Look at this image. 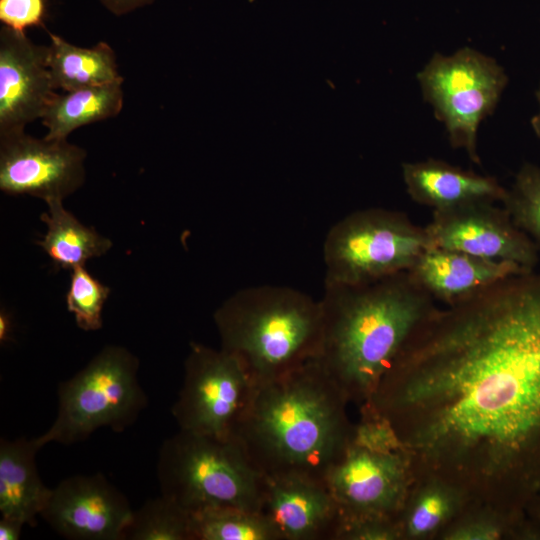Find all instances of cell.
<instances>
[{
    "label": "cell",
    "mask_w": 540,
    "mask_h": 540,
    "mask_svg": "<svg viewBox=\"0 0 540 540\" xmlns=\"http://www.w3.org/2000/svg\"><path fill=\"white\" fill-rule=\"evenodd\" d=\"M364 404L411 458L435 472L496 480L526 504L540 479V272L436 308Z\"/></svg>",
    "instance_id": "1"
},
{
    "label": "cell",
    "mask_w": 540,
    "mask_h": 540,
    "mask_svg": "<svg viewBox=\"0 0 540 540\" xmlns=\"http://www.w3.org/2000/svg\"><path fill=\"white\" fill-rule=\"evenodd\" d=\"M347 398L316 359L252 388L232 435L263 476L325 481L349 443Z\"/></svg>",
    "instance_id": "2"
},
{
    "label": "cell",
    "mask_w": 540,
    "mask_h": 540,
    "mask_svg": "<svg viewBox=\"0 0 540 540\" xmlns=\"http://www.w3.org/2000/svg\"><path fill=\"white\" fill-rule=\"evenodd\" d=\"M434 301L408 271L362 284L324 281L316 360L348 401L364 404Z\"/></svg>",
    "instance_id": "3"
},
{
    "label": "cell",
    "mask_w": 540,
    "mask_h": 540,
    "mask_svg": "<svg viewBox=\"0 0 540 540\" xmlns=\"http://www.w3.org/2000/svg\"><path fill=\"white\" fill-rule=\"evenodd\" d=\"M220 348L234 356L252 386L277 379L317 358L319 300L288 286L238 290L215 311Z\"/></svg>",
    "instance_id": "4"
},
{
    "label": "cell",
    "mask_w": 540,
    "mask_h": 540,
    "mask_svg": "<svg viewBox=\"0 0 540 540\" xmlns=\"http://www.w3.org/2000/svg\"><path fill=\"white\" fill-rule=\"evenodd\" d=\"M156 470L161 495L190 514L222 507L260 511L264 476L233 435L179 429L163 441Z\"/></svg>",
    "instance_id": "5"
},
{
    "label": "cell",
    "mask_w": 540,
    "mask_h": 540,
    "mask_svg": "<svg viewBox=\"0 0 540 540\" xmlns=\"http://www.w3.org/2000/svg\"><path fill=\"white\" fill-rule=\"evenodd\" d=\"M139 359L118 345L105 346L81 370L58 386L57 413L37 437L71 445L85 441L100 428L123 432L148 405L138 379Z\"/></svg>",
    "instance_id": "6"
},
{
    "label": "cell",
    "mask_w": 540,
    "mask_h": 540,
    "mask_svg": "<svg viewBox=\"0 0 540 540\" xmlns=\"http://www.w3.org/2000/svg\"><path fill=\"white\" fill-rule=\"evenodd\" d=\"M429 247L424 227L399 211L367 208L336 222L323 243L324 281L362 284L408 271Z\"/></svg>",
    "instance_id": "7"
},
{
    "label": "cell",
    "mask_w": 540,
    "mask_h": 540,
    "mask_svg": "<svg viewBox=\"0 0 540 540\" xmlns=\"http://www.w3.org/2000/svg\"><path fill=\"white\" fill-rule=\"evenodd\" d=\"M423 98L446 128L455 149H464L480 164L477 133L491 115L508 77L495 59L469 47L445 56L435 53L417 74Z\"/></svg>",
    "instance_id": "8"
},
{
    "label": "cell",
    "mask_w": 540,
    "mask_h": 540,
    "mask_svg": "<svg viewBox=\"0 0 540 540\" xmlns=\"http://www.w3.org/2000/svg\"><path fill=\"white\" fill-rule=\"evenodd\" d=\"M252 388L234 356L221 348L193 342L184 363L183 384L171 412L180 430L228 437Z\"/></svg>",
    "instance_id": "9"
},
{
    "label": "cell",
    "mask_w": 540,
    "mask_h": 540,
    "mask_svg": "<svg viewBox=\"0 0 540 540\" xmlns=\"http://www.w3.org/2000/svg\"><path fill=\"white\" fill-rule=\"evenodd\" d=\"M411 461L404 448L381 450L350 439L325 477L339 516L394 519L405 505Z\"/></svg>",
    "instance_id": "10"
},
{
    "label": "cell",
    "mask_w": 540,
    "mask_h": 540,
    "mask_svg": "<svg viewBox=\"0 0 540 540\" xmlns=\"http://www.w3.org/2000/svg\"><path fill=\"white\" fill-rule=\"evenodd\" d=\"M86 151L67 139L25 131L0 136V189L9 195L62 200L85 181Z\"/></svg>",
    "instance_id": "11"
},
{
    "label": "cell",
    "mask_w": 540,
    "mask_h": 540,
    "mask_svg": "<svg viewBox=\"0 0 540 540\" xmlns=\"http://www.w3.org/2000/svg\"><path fill=\"white\" fill-rule=\"evenodd\" d=\"M429 247L509 261L534 270L540 254L530 237L495 202H475L433 211L424 227ZM428 247V248H429Z\"/></svg>",
    "instance_id": "12"
},
{
    "label": "cell",
    "mask_w": 540,
    "mask_h": 540,
    "mask_svg": "<svg viewBox=\"0 0 540 540\" xmlns=\"http://www.w3.org/2000/svg\"><path fill=\"white\" fill-rule=\"evenodd\" d=\"M133 510L102 473L74 475L51 490L40 517L69 540H123Z\"/></svg>",
    "instance_id": "13"
},
{
    "label": "cell",
    "mask_w": 540,
    "mask_h": 540,
    "mask_svg": "<svg viewBox=\"0 0 540 540\" xmlns=\"http://www.w3.org/2000/svg\"><path fill=\"white\" fill-rule=\"evenodd\" d=\"M47 53L25 33L0 29V136L25 131L56 95Z\"/></svg>",
    "instance_id": "14"
},
{
    "label": "cell",
    "mask_w": 540,
    "mask_h": 540,
    "mask_svg": "<svg viewBox=\"0 0 540 540\" xmlns=\"http://www.w3.org/2000/svg\"><path fill=\"white\" fill-rule=\"evenodd\" d=\"M260 511L277 540H334L339 521L326 482L301 475L264 476Z\"/></svg>",
    "instance_id": "15"
},
{
    "label": "cell",
    "mask_w": 540,
    "mask_h": 540,
    "mask_svg": "<svg viewBox=\"0 0 540 540\" xmlns=\"http://www.w3.org/2000/svg\"><path fill=\"white\" fill-rule=\"evenodd\" d=\"M529 270L509 261L429 247L420 254L408 273L434 300L451 306L511 275Z\"/></svg>",
    "instance_id": "16"
},
{
    "label": "cell",
    "mask_w": 540,
    "mask_h": 540,
    "mask_svg": "<svg viewBox=\"0 0 540 540\" xmlns=\"http://www.w3.org/2000/svg\"><path fill=\"white\" fill-rule=\"evenodd\" d=\"M402 177L411 199L433 211L475 202H500L506 188L496 178L429 158L402 164Z\"/></svg>",
    "instance_id": "17"
},
{
    "label": "cell",
    "mask_w": 540,
    "mask_h": 540,
    "mask_svg": "<svg viewBox=\"0 0 540 540\" xmlns=\"http://www.w3.org/2000/svg\"><path fill=\"white\" fill-rule=\"evenodd\" d=\"M43 446L37 437L0 440V513L35 526L52 488L42 481L36 455Z\"/></svg>",
    "instance_id": "18"
},
{
    "label": "cell",
    "mask_w": 540,
    "mask_h": 540,
    "mask_svg": "<svg viewBox=\"0 0 540 540\" xmlns=\"http://www.w3.org/2000/svg\"><path fill=\"white\" fill-rule=\"evenodd\" d=\"M123 81L56 93L41 117L45 137L67 139L79 127L116 117L124 102Z\"/></svg>",
    "instance_id": "19"
},
{
    "label": "cell",
    "mask_w": 540,
    "mask_h": 540,
    "mask_svg": "<svg viewBox=\"0 0 540 540\" xmlns=\"http://www.w3.org/2000/svg\"><path fill=\"white\" fill-rule=\"evenodd\" d=\"M47 64L54 88L71 91L107 84L123 78L116 54L106 42L83 48L48 32Z\"/></svg>",
    "instance_id": "20"
},
{
    "label": "cell",
    "mask_w": 540,
    "mask_h": 540,
    "mask_svg": "<svg viewBox=\"0 0 540 540\" xmlns=\"http://www.w3.org/2000/svg\"><path fill=\"white\" fill-rule=\"evenodd\" d=\"M48 211L41 214L47 232L38 244L57 268L73 270L94 257L106 254L112 247L109 238L83 225L67 211L62 200L46 202Z\"/></svg>",
    "instance_id": "21"
},
{
    "label": "cell",
    "mask_w": 540,
    "mask_h": 540,
    "mask_svg": "<svg viewBox=\"0 0 540 540\" xmlns=\"http://www.w3.org/2000/svg\"><path fill=\"white\" fill-rule=\"evenodd\" d=\"M191 540H277L261 511L235 507L191 513Z\"/></svg>",
    "instance_id": "22"
},
{
    "label": "cell",
    "mask_w": 540,
    "mask_h": 540,
    "mask_svg": "<svg viewBox=\"0 0 540 540\" xmlns=\"http://www.w3.org/2000/svg\"><path fill=\"white\" fill-rule=\"evenodd\" d=\"M190 517L187 510L160 494L133 510L123 540H191Z\"/></svg>",
    "instance_id": "23"
},
{
    "label": "cell",
    "mask_w": 540,
    "mask_h": 540,
    "mask_svg": "<svg viewBox=\"0 0 540 540\" xmlns=\"http://www.w3.org/2000/svg\"><path fill=\"white\" fill-rule=\"evenodd\" d=\"M514 223L536 245L540 254V166L523 165L502 201Z\"/></svg>",
    "instance_id": "24"
},
{
    "label": "cell",
    "mask_w": 540,
    "mask_h": 540,
    "mask_svg": "<svg viewBox=\"0 0 540 540\" xmlns=\"http://www.w3.org/2000/svg\"><path fill=\"white\" fill-rule=\"evenodd\" d=\"M109 293L110 288L93 277L85 266L72 270L66 304L80 329L95 331L102 327L103 306Z\"/></svg>",
    "instance_id": "25"
},
{
    "label": "cell",
    "mask_w": 540,
    "mask_h": 540,
    "mask_svg": "<svg viewBox=\"0 0 540 540\" xmlns=\"http://www.w3.org/2000/svg\"><path fill=\"white\" fill-rule=\"evenodd\" d=\"M453 499L447 489L435 486L424 490L411 506L404 531L411 537H423L436 530L452 511Z\"/></svg>",
    "instance_id": "26"
},
{
    "label": "cell",
    "mask_w": 540,
    "mask_h": 540,
    "mask_svg": "<svg viewBox=\"0 0 540 540\" xmlns=\"http://www.w3.org/2000/svg\"><path fill=\"white\" fill-rule=\"evenodd\" d=\"M46 0H0L3 26L25 33L30 27L45 28Z\"/></svg>",
    "instance_id": "27"
},
{
    "label": "cell",
    "mask_w": 540,
    "mask_h": 540,
    "mask_svg": "<svg viewBox=\"0 0 540 540\" xmlns=\"http://www.w3.org/2000/svg\"><path fill=\"white\" fill-rule=\"evenodd\" d=\"M502 535L500 526L484 522H470L452 530L446 537L455 540H492Z\"/></svg>",
    "instance_id": "28"
},
{
    "label": "cell",
    "mask_w": 540,
    "mask_h": 540,
    "mask_svg": "<svg viewBox=\"0 0 540 540\" xmlns=\"http://www.w3.org/2000/svg\"><path fill=\"white\" fill-rule=\"evenodd\" d=\"M112 14L122 16L139 8L151 5L155 0H99Z\"/></svg>",
    "instance_id": "29"
},
{
    "label": "cell",
    "mask_w": 540,
    "mask_h": 540,
    "mask_svg": "<svg viewBox=\"0 0 540 540\" xmlns=\"http://www.w3.org/2000/svg\"><path fill=\"white\" fill-rule=\"evenodd\" d=\"M24 523L12 517L1 516L0 540H18L24 527Z\"/></svg>",
    "instance_id": "30"
},
{
    "label": "cell",
    "mask_w": 540,
    "mask_h": 540,
    "mask_svg": "<svg viewBox=\"0 0 540 540\" xmlns=\"http://www.w3.org/2000/svg\"><path fill=\"white\" fill-rule=\"evenodd\" d=\"M12 336V321L10 315L5 310L0 312V341L5 343Z\"/></svg>",
    "instance_id": "31"
},
{
    "label": "cell",
    "mask_w": 540,
    "mask_h": 540,
    "mask_svg": "<svg viewBox=\"0 0 540 540\" xmlns=\"http://www.w3.org/2000/svg\"><path fill=\"white\" fill-rule=\"evenodd\" d=\"M532 496L536 497L537 501L534 498H530L528 502L533 503V510L536 514V519L540 524V490L536 491ZM534 536H540V528L535 531Z\"/></svg>",
    "instance_id": "32"
},
{
    "label": "cell",
    "mask_w": 540,
    "mask_h": 540,
    "mask_svg": "<svg viewBox=\"0 0 540 540\" xmlns=\"http://www.w3.org/2000/svg\"><path fill=\"white\" fill-rule=\"evenodd\" d=\"M536 98L539 103L540 107V85L536 91ZM531 126L535 132V134L540 138V110L539 112L532 118L531 120Z\"/></svg>",
    "instance_id": "33"
},
{
    "label": "cell",
    "mask_w": 540,
    "mask_h": 540,
    "mask_svg": "<svg viewBox=\"0 0 540 540\" xmlns=\"http://www.w3.org/2000/svg\"><path fill=\"white\" fill-rule=\"evenodd\" d=\"M539 490H540V479H539V481H538V483H537V487H536V491H539ZM536 491H535V492H536Z\"/></svg>",
    "instance_id": "34"
}]
</instances>
